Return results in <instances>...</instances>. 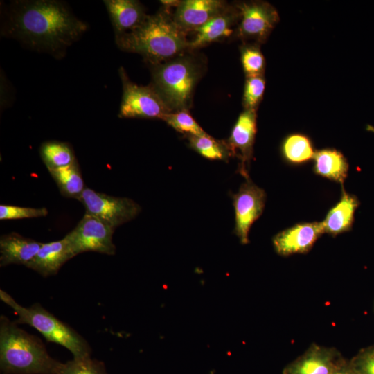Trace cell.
<instances>
[{"label": "cell", "mask_w": 374, "mask_h": 374, "mask_svg": "<svg viewBox=\"0 0 374 374\" xmlns=\"http://www.w3.org/2000/svg\"><path fill=\"white\" fill-rule=\"evenodd\" d=\"M87 30V24L55 0L15 1L6 13L1 32L30 48L61 58Z\"/></svg>", "instance_id": "cell-1"}, {"label": "cell", "mask_w": 374, "mask_h": 374, "mask_svg": "<svg viewBox=\"0 0 374 374\" xmlns=\"http://www.w3.org/2000/svg\"><path fill=\"white\" fill-rule=\"evenodd\" d=\"M118 48L140 54L152 66L166 62L188 48L184 32L166 12L148 15L130 33L115 35Z\"/></svg>", "instance_id": "cell-2"}, {"label": "cell", "mask_w": 374, "mask_h": 374, "mask_svg": "<svg viewBox=\"0 0 374 374\" xmlns=\"http://www.w3.org/2000/svg\"><path fill=\"white\" fill-rule=\"evenodd\" d=\"M61 365L39 339L1 316L0 368L3 374H57Z\"/></svg>", "instance_id": "cell-3"}, {"label": "cell", "mask_w": 374, "mask_h": 374, "mask_svg": "<svg viewBox=\"0 0 374 374\" xmlns=\"http://www.w3.org/2000/svg\"><path fill=\"white\" fill-rule=\"evenodd\" d=\"M0 299L17 315V324H27L39 332L46 340L64 346L74 358L91 356V350L87 341L71 326L57 319L39 303L30 307L19 304L4 290H0Z\"/></svg>", "instance_id": "cell-4"}, {"label": "cell", "mask_w": 374, "mask_h": 374, "mask_svg": "<svg viewBox=\"0 0 374 374\" xmlns=\"http://www.w3.org/2000/svg\"><path fill=\"white\" fill-rule=\"evenodd\" d=\"M199 76L197 65L188 57L152 66V85L172 112L188 109Z\"/></svg>", "instance_id": "cell-5"}, {"label": "cell", "mask_w": 374, "mask_h": 374, "mask_svg": "<svg viewBox=\"0 0 374 374\" xmlns=\"http://www.w3.org/2000/svg\"><path fill=\"white\" fill-rule=\"evenodd\" d=\"M119 73L123 84V96L118 116L164 121L172 111L152 85L141 86L132 82L122 67Z\"/></svg>", "instance_id": "cell-6"}, {"label": "cell", "mask_w": 374, "mask_h": 374, "mask_svg": "<svg viewBox=\"0 0 374 374\" xmlns=\"http://www.w3.org/2000/svg\"><path fill=\"white\" fill-rule=\"evenodd\" d=\"M78 200L84 205L86 213L114 229L135 218L141 210L140 206L130 198L110 196L89 188H85Z\"/></svg>", "instance_id": "cell-7"}, {"label": "cell", "mask_w": 374, "mask_h": 374, "mask_svg": "<svg viewBox=\"0 0 374 374\" xmlns=\"http://www.w3.org/2000/svg\"><path fill=\"white\" fill-rule=\"evenodd\" d=\"M114 232V228L85 213L64 238L74 256L87 251L114 255L116 252L112 240Z\"/></svg>", "instance_id": "cell-8"}, {"label": "cell", "mask_w": 374, "mask_h": 374, "mask_svg": "<svg viewBox=\"0 0 374 374\" xmlns=\"http://www.w3.org/2000/svg\"><path fill=\"white\" fill-rule=\"evenodd\" d=\"M232 197L235 211L234 232L240 242L245 244L249 241V233L252 224L263 212L266 193L248 177Z\"/></svg>", "instance_id": "cell-9"}, {"label": "cell", "mask_w": 374, "mask_h": 374, "mask_svg": "<svg viewBox=\"0 0 374 374\" xmlns=\"http://www.w3.org/2000/svg\"><path fill=\"white\" fill-rule=\"evenodd\" d=\"M237 10L240 19L238 34L245 39L264 42L279 20L275 8L265 1L242 2Z\"/></svg>", "instance_id": "cell-10"}, {"label": "cell", "mask_w": 374, "mask_h": 374, "mask_svg": "<svg viewBox=\"0 0 374 374\" xmlns=\"http://www.w3.org/2000/svg\"><path fill=\"white\" fill-rule=\"evenodd\" d=\"M335 348L312 344L303 354L289 363L283 374H334L344 362Z\"/></svg>", "instance_id": "cell-11"}, {"label": "cell", "mask_w": 374, "mask_h": 374, "mask_svg": "<svg viewBox=\"0 0 374 374\" xmlns=\"http://www.w3.org/2000/svg\"><path fill=\"white\" fill-rule=\"evenodd\" d=\"M256 133V110L244 109L238 116L228 140L226 141L231 156L240 160L239 171L248 178V167L253 155Z\"/></svg>", "instance_id": "cell-12"}, {"label": "cell", "mask_w": 374, "mask_h": 374, "mask_svg": "<svg viewBox=\"0 0 374 374\" xmlns=\"http://www.w3.org/2000/svg\"><path fill=\"white\" fill-rule=\"evenodd\" d=\"M324 233L321 222L294 224L277 233L272 240L276 252L283 256L309 251Z\"/></svg>", "instance_id": "cell-13"}, {"label": "cell", "mask_w": 374, "mask_h": 374, "mask_svg": "<svg viewBox=\"0 0 374 374\" xmlns=\"http://www.w3.org/2000/svg\"><path fill=\"white\" fill-rule=\"evenodd\" d=\"M226 9L222 1L185 0L180 1L172 19L184 32L195 30Z\"/></svg>", "instance_id": "cell-14"}, {"label": "cell", "mask_w": 374, "mask_h": 374, "mask_svg": "<svg viewBox=\"0 0 374 374\" xmlns=\"http://www.w3.org/2000/svg\"><path fill=\"white\" fill-rule=\"evenodd\" d=\"M104 3L112 23L115 35L130 33L147 17L142 4L134 0H105Z\"/></svg>", "instance_id": "cell-15"}, {"label": "cell", "mask_w": 374, "mask_h": 374, "mask_svg": "<svg viewBox=\"0 0 374 374\" xmlns=\"http://www.w3.org/2000/svg\"><path fill=\"white\" fill-rule=\"evenodd\" d=\"M74 256L65 238L42 243L35 258L26 267L30 268L44 277L56 274L61 267Z\"/></svg>", "instance_id": "cell-16"}, {"label": "cell", "mask_w": 374, "mask_h": 374, "mask_svg": "<svg viewBox=\"0 0 374 374\" xmlns=\"http://www.w3.org/2000/svg\"><path fill=\"white\" fill-rule=\"evenodd\" d=\"M42 245L34 240L17 233H10L0 238V265H23L27 266Z\"/></svg>", "instance_id": "cell-17"}, {"label": "cell", "mask_w": 374, "mask_h": 374, "mask_svg": "<svg viewBox=\"0 0 374 374\" xmlns=\"http://www.w3.org/2000/svg\"><path fill=\"white\" fill-rule=\"evenodd\" d=\"M238 19V10L235 11L227 8L195 30V37L188 42V48L197 49L229 36L233 30L232 26Z\"/></svg>", "instance_id": "cell-18"}, {"label": "cell", "mask_w": 374, "mask_h": 374, "mask_svg": "<svg viewBox=\"0 0 374 374\" xmlns=\"http://www.w3.org/2000/svg\"><path fill=\"white\" fill-rule=\"evenodd\" d=\"M358 205L356 197L347 193L343 188L340 199L330 209L321 222L324 233L336 236L349 231Z\"/></svg>", "instance_id": "cell-19"}, {"label": "cell", "mask_w": 374, "mask_h": 374, "mask_svg": "<svg viewBox=\"0 0 374 374\" xmlns=\"http://www.w3.org/2000/svg\"><path fill=\"white\" fill-rule=\"evenodd\" d=\"M315 174L330 181L343 184L348 172V163L344 154L332 148L315 152L313 157Z\"/></svg>", "instance_id": "cell-20"}, {"label": "cell", "mask_w": 374, "mask_h": 374, "mask_svg": "<svg viewBox=\"0 0 374 374\" xmlns=\"http://www.w3.org/2000/svg\"><path fill=\"white\" fill-rule=\"evenodd\" d=\"M48 171L63 196L79 199L85 187L77 161L67 166Z\"/></svg>", "instance_id": "cell-21"}, {"label": "cell", "mask_w": 374, "mask_h": 374, "mask_svg": "<svg viewBox=\"0 0 374 374\" xmlns=\"http://www.w3.org/2000/svg\"><path fill=\"white\" fill-rule=\"evenodd\" d=\"M284 160L292 165H301L313 159L315 151L310 139L305 135L296 133L288 135L281 144Z\"/></svg>", "instance_id": "cell-22"}, {"label": "cell", "mask_w": 374, "mask_h": 374, "mask_svg": "<svg viewBox=\"0 0 374 374\" xmlns=\"http://www.w3.org/2000/svg\"><path fill=\"white\" fill-rule=\"evenodd\" d=\"M39 152L48 170L65 167L77 161L72 148L64 142L46 141L42 144Z\"/></svg>", "instance_id": "cell-23"}, {"label": "cell", "mask_w": 374, "mask_h": 374, "mask_svg": "<svg viewBox=\"0 0 374 374\" xmlns=\"http://www.w3.org/2000/svg\"><path fill=\"white\" fill-rule=\"evenodd\" d=\"M188 139L190 148L206 159L227 161L231 156L226 141L217 140L207 134L188 136Z\"/></svg>", "instance_id": "cell-24"}, {"label": "cell", "mask_w": 374, "mask_h": 374, "mask_svg": "<svg viewBox=\"0 0 374 374\" xmlns=\"http://www.w3.org/2000/svg\"><path fill=\"white\" fill-rule=\"evenodd\" d=\"M164 121L176 131L186 136H201L206 133L196 122L188 109L171 112Z\"/></svg>", "instance_id": "cell-25"}, {"label": "cell", "mask_w": 374, "mask_h": 374, "mask_svg": "<svg viewBox=\"0 0 374 374\" xmlns=\"http://www.w3.org/2000/svg\"><path fill=\"white\" fill-rule=\"evenodd\" d=\"M57 374H107L102 362L91 359V356L74 358L62 363Z\"/></svg>", "instance_id": "cell-26"}, {"label": "cell", "mask_w": 374, "mask_h": 374, "mask_svg": "<svg viewBox=\"0 0 374 374\" xmlns=\"http://www.w3.org/2000/svg\"><path fill=\"white\" fill-rule=\"evenodd\" d=\"M241 62L247 78L263 75L265 57L258 46H243L241 48Z\"/></svg>", "instance_id": "cell-27"}, {"label": "cell", "mask_w": 374, "mask_h": 374, "mask_svg": "<svg viewBox=\"0 0 374 374\" xmlns=\"http://www.w3.org/2000/svg\"><path fill=\"white\" fill-rule=\"evenodd\" d=\"M265 88L263 75L247 77L246 79L242 103L244 109L256 110Z\"/></svg>", "instance_id": "cell-28"}, {"label": "cell", "mask_w": 374, "mask_h": 374, "mask_svg": "<svg viewBox=\"0 0 374 374\" xmlns=\"http://www.w3.org/2000/svg\"><path fill=\"white\" fill-rule=\"evenodd\" d=\"M46 208L21 207L14 205H0V220H19L45 217L48 215Z\"/></svg>", "instance_id": "cell-29"}, {"label": "cell", "mask_w": 374, "mask_h": 374, "mask_svg": "<svg viewBox=\"0 0 374 374\" xmlns=\"http://www.w3.org/2000/svg\"><path fill=\"white\" fill-rule=\"evenodd\" d=\"M349 363L355 374H374V346L362 350Z\"/></svg>", "instance_id": "cell-30"}, {"label": "cell", "mask_w": 374, "mask_h": 374, "mask_svg": "<svg viewBox=\"0 0 374 374\" xmlns=\"http://www.w3.org/2000/svg\"><path fill=\"white\" fill-rule=\"evenodd\" d=\"M334 374H355L352 369L349 361L344 360Z\"/></svg>", "instance_id": "cell-31"}, {"label": "cell", "mask_w": 374, "mask_h": 374, "mask_svg": "<svg viewBox=\"0 0 374 374\" xmlns=\"http://www.w3.org/2000/svg\"><path fill=\"white\" fill-rule=\"evenodd\" d=\"M162 4H163L166 7H170V6H176V8L179 6L180 1H175V0H165V1H161Z\"/></svg>", "instance_id": "cell-32"}]
</instances>
